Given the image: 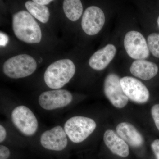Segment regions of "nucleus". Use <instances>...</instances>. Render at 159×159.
<instances>
[{"instance_id": "obj_1", "label": "nucleus", "mask_w": 159, "mask_h": 159, "mask_svg": "<svg viewBox=\"0 0 159 159\" xmlns=\"http://www.w3.org/2000/svg\"><path fill=\"white\" fill-rule=\"evenodd\" d=\"M12 23L14 34L20 40L28 43H38L41 40L39 25L28 11L22 10L16 13Z\"/></svg>"}, {"instance_id": "obj_2", "label": "nucleus", "mask_w": 159, "mask_h": 159, "mask_svg": "<svg viewBox=\"0 0 159 159\" xmlns=\"http://www.w3.org/2000/svg\"><path fill=\"white\" fill-rule=\"evenodd\" d=\"M75 71L76 67L71 60H59L48 67L44 75L45 82L50 88L59 89L73 78Z\"/></svg>"}, {"instance_id": "obj_3", "label": "nucleus", "mask_w": 159, "mask_h": 159, "mask_svg": "<svg viewBox=\"0 0 159 159\" xmlns=\"http://www.w3.org/2000/svg\"><path fill=\"white\" fill-rule=\"evenodd\" d=\"M97 124L91 118L76 116L67 120L65 131L71 142L79 143L83 142L96 129Z\"/></svg>"}, {"instance_id": "obj_4", "label": "nucleus", "mask_w": 159, "mask_h": 159, "mask_svg": "<svg viewBox=\"0 0 159 159\" xmlns=\"http://www.w3.org/2000/svg\"><path fill=\"white\" fill-rule=\"evenodd\" d=\"M37 68L34 58L28 54H20L11 57L4 63L3 71L6 76L18 79L30 76Z\"/></svg>"}, {"instance_id": "obj_5", "label": "nucleus", "mask_w": 159, "mask_h": 159, "mask_svg": "<svg viewBox=\"0 0 159 159\" xmlns=\"http://www.w3.org/2000/svg\"><path fill=\"white\" fill-rule=\"evenodd\" d=\"M11 119L15 127L23 134L31 136L38 128V122L35 115L27 107H16L11 113Z\"/></svg>"}, {"instance_id": "obj_6", "label": "nucleus", "mask_w": 159, "mask_h": 159, "mask_svg": "<svg viewBox=\"0 0 159 159\" xmlns=\"http://www.w3.org/2000/svg\"><path fill=\"white\" fill-rule=\"evenodd\" d=\"M73 99L69 91L59 89L43 92L40 95L38 101L42 108L51 111L66 107L72 102Z\"/></svg>"}, {"instance_id": "obj_7", "label": "nucleus", "mask_w": 159, "mask_h": 159, "mask_svg": "<svg viewBox=\"0 0 159 159\" xmlns=\"http://www.w3.org/2000/svg\"><path fill=\"white\" fill-rule=\"evenodd\" d=\"M124 45L127 54L134 59L144 60L149 56V50L146 40L138 31L127 32L124 39Z\"/></svg>"}, {"instance_id": "obj_8", "label": "nucleus", "mask_w": 159, "mask_h": 159, "mask_svg": "<svg viewBox=\"0 0 159 159\" xmlns=\"http://www.w3.org/2000/svg\"><path fill=\"white\" fill-rule=\"evenodd\" d=\"M120 79L117 74L111 73L106 77L104 92L111 104L117 108H122L127 105L129 99L123 92Z\"/></svg>"}, {"instance_id": "obj_9", "label": "nucleus", "mask_w": 159, "mask_h": 159, "mask_svg": "<svg viewBox=\"0 0 159 159\" xmlns=\"http://www.w3.org/2000/svg\"><path fill=\"white\" fill-rule=\"evenodd\" d=\"M123 92L128 99L138 103L148 101L149 93L148 89L139 80L131 77H124L120 80Z\"/></svg>"}, {"instance_id": "obj_10", "label": "nucleus", "mask_w": 159, "mask_h": 159, "mask_svg": "<svg viewBox=\"0 0 159 159\" xmlns=\"http://www.w3.org/2000/svg\"><path fill=\"white\" fill-rule=\"evenodd\" d=\"M105 21V15L102 9L97 6H91L84 13L81 26L86 34L93 35L99 33Z\"/></svg>"}, {"instance_id": "obj_11", "label": "nucleus", "mask_w": 159, "mask_h": 159, "mask_svg": "<svg viewBox=\"0 0 159 159\" xmlns=\"http://www.w3.org/2000/svg\"><path fill=\"white\" fill-rule=\"evenodd\" d=\"M67 136L64 129L60 125H57L43 133L40 142L46 149L60 151L64 150L67 145Z\"/></svg>"}, {"instance_id": "obj_12", "label": "nucleus", "mask_w": 159, "mask_h": 159, "mask_svg": "<svg viewBox=\"0 0 159 159\" xmlns=\"http://www.w3.org/2000/svg\"><path fill=\"white\" fill-rule=\"evenodd\" d=\"M116 53V47L111 44H107L91 56L89 60L90 66L97 70H103L113 59Z\"/></svg>"}, {"instance_id": "obj_13", "label": "nucleus", "mask_w": 159, "mask_h": 159, "mask_svg": "<svg viewBox=\"0 0 159 159\" xmlns=\"http://www.w3.org/2000/svg\"><path fill=\"white\" fill-rule=\"evenodd\" d=\"M116 130L119 136L130 146L137 148L143 145V137L130 123L121 122L117 125Z\"/></svg>"}, {"instance_id": "obj_14", "label": "nucleus", "mask_w": 159, "mask_h": 159, "mask_svg": "<svg viewBox=\"0 0 159 159\" xmlns=\"http://www.w3.org/2000/svg\"><path fill=\"white\" fill-rule=\"evenodd\" d=\"M103 141L114 154L123 157H126L129 155L128 145L113 130L108 129L106 131L103 136Z\"/></svg>"}, {"instance_id": "obj_15", "label": "nucleus", "mask_w": 159, "mask_h": 159, "mask_svg": "<svg viewBox=\"0 0 159 159\" xmlns=\"http://www.w3.org/2000/svg\"><path fill=\"white\" fill-rule=\"evenodd\" d=\"M130 71L135 77L143 80H149L156 76L158 67L154 63L145 60H138L132 64Z\"/></svg>"}, {"instance_id": "obj_16", "label": "nucleus", "mask_w": 159, "mask_h": 159, "mask_svg": "<svg viewBox=\"0 0 159 159\" xmlns=\"http://www.w3.org/2000/svg\"><path fill=\"white\" fill-rule=\"evenodd\" d=\"M63 9L66 17L72 21L79 20L82 14V4L79 0H65Z\"/></svg>"}, {"instance_id": "obj_17", "label": "nucleus", "mask_w": 159, "mask_h": 159, "mask_svg": "<svg viewBox=\"0 0 159 159\" xmlns=\"http://www.w3.org/2000/svg\"><path fill=\"white\" fill-rule=\"evenodd\" d=\"M25 6L29 13L41 22L46 23L48 21L50 13L47 6L39 5L33 1L26 2Z\"/></svg>"}, {"instance_id": "obj_18", "label": "nucleus", "mask_w": 159, "mask_h": 159, "mask_svg": "<svg viewBox=\"0 0 159 159\" xmlns=\"http://www.w3.org/2000/svg\"><path fill=\"white\" fill-rule=\"evenodd\" d=\"M147 42L149 51L154 56L159 58V34L153 33L149 34Z\"/></svg>"}, {"instance_id": "obj_19", "label": "nucleus", "mask_w": 159, "mask_h": 159, "mask_svg": "<svg viewBox=\"0 0 159 159\" xmlns=\"http://www.w3.org/2000/svg\"><path fill=\"white\" fill-rule=\"evenodd\" d=\"M151 114L157 128L159 131V104H155L152 107Z\"/></svg>"}, {"instance_id": "obj_20", "label": "nucleus", "mask_w": 159, "mask_h": 159, "mask_svg": "<svg viewBox=\"0 0 159 159\" xmlns=\"http://www.w3.org/2000/svg\"><path fill=\"white\" fill-rule=\"evenodd\" d=\"M10 151L5 145L0 146V159H8L10 156Z\"/></svg>"}, {"instance_id": "obj_21", "label": "nucleus", "mask_w": 159, "mask_h": 159, "mask_svg": "<svg viewBox=\"0 0 159 159\" xmlns=\"http://www.w3.org/2000/svg\"><path fill=\"white\" fill-rule=\"evenodd\" d=\"M151 148L157 159H159V139L154 140L152 143Z\"/></svg>"}, {"instance_id": "obj_22", "label": "nucleus", "mask_w": 159, "mask_h": 159, "mask_svg": "<svg viewBox=\"0 0 159 159\" xmlns=\"http://www.w3.org/2000/svg\"><path fill=\"white\" fill-rule=\"evenodd\" d=\"M0 44H1V46H3L5 47L6 46L7 44L9 42V38L6 34H4L2 32H1V34H0Z\"/></svg>"}, {"instance_id": "obj_23", "label": "nucleus", "mask_w": 159, "mask_h": 159, "mask_svg": "<svg viewBox=\"0 0 159 159\" xmlns=\"http://www.w3.org/2000/svg\"><path fill=\"white\" fill-rule=\"evenodd\" d=\"M7 133L6 129L2 125H0V142L2 143L5 141L6 138Z\"/></svg>"}, {"instance_id": "obj_24", "label": "nucleus", "mask_w": 159, "mask_h": 159, "mask_svg": "<svg viewBox=\"0 0 159 159\" xmlns=\"http://www.w3.org/2000/svg\"><path fill=\"white\" fill-rule=\"evenodd\" d=\"M33 1L39 5H42V6H45V5H48L52 2V1H51V0H34Z\"/></svg>"}, {"instance_id": "obj_25", "label": "nucleus", "mask_w": 159, "mask_h": 159, "mask_svg": "<svg viewBox=\"0 0 159 159\" xmlns=\"http://www.w3.org/2000/svg\"><path fill=\"white\" fill-rule=\"evenodd\" d=\"M157 24H158V26L159 27V16L158 18Z\"/></svg>"}]
</instances>
